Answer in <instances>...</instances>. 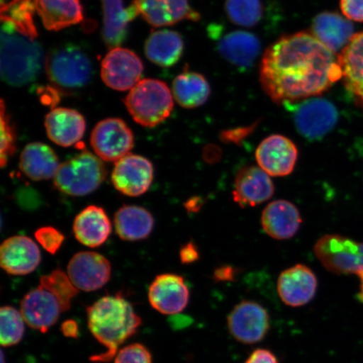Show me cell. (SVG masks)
<instances>
[{
  "label": "cell",
  "instance_id": "1",
  "mask_svg": "<svg viewBox=\"0 0 363 363\" xmlns=\"http://www.w3.org/2000/svg\"><path fill=\"white\" fill-rule=\"evenodd\" d=\"M340 79L338 57L308 31L277 40L266 50L260 67L262 87L279 104L318 96Z\"/></svg>",
  "mask_w": 363,
  "mask_h": 363
},
{
  "label": "cell",
  "instance_id": "2",
  "mask_svg": "<svg viewBox=\"0 0 363 363\" xmlns=\"http://www.w3.org/2000/svg\"><path fill=\"white\" fill-rule=\"evenodd\" d=\"M88 325L94 337L106 351L91 357L94 362H108L119 347L133 337L142 325V319L121 294L106 295L87 308Z\"/></svg>",
  "mask_w": 363,
  "mask_h": 363
},
{
  "label": "cell",
  "instance_id": "3",
  "mask_svg": "<svg viewBox=\"0 0 363 363\" xmlns=\"http://www.w3.org/2000/svg\"><path fill=\"white\" fill-rule=\"evenodd\" d=\"M6 26L1 30V77L20 87L38 78L43 63V51L34 40L15 33Z\"/></svg>",
  "mask_w": 363,
  "mask_h": 363
},
{
  "label": "cell",
  "instance_id": "4",
  "mask_svg": "<svg viewBox=\"0 0 363 363\" xmlns=\"http://www.w3.org/2000/svg\"><path fill=\"white\" fill-rule=\"evenodd\" d=\"M130 116L138 124L154 127L171 115L174 101L164 82L157 79L140 81L125 99Z\"/></svg>",
  "mask_w": 363,
  "mask_h": 363
},
{
  "label": "cell",
  "instance_id": "5",
  "mask_svg": "<svg viewBox=\"0 0 363 363\" xmlns=\"http://www.w3.org/2000/svg\"><path fill=\"white\" fill-rule=\"evenodd\" d=\"M106 174L101 159L84 151L61 163L53 184L63 194L84 196L96 190L106 179Z\"/></svg>",
  "mask_w": 363,
  "mask_h": 363
},
{
  "label": "cell",
  "instance_id": "6",
  "mask_svg": "<svg viewBox=\"0 0 363 363\" xmlns=\"http://www.w3.org/2000/svg\"><path fill=\"white\" fill-rule=\"evenodd\" d=\"M45 67L49 79L65 89L84 87L93 72L89 57L74 45L53 50L47 58Z\"/></svg>",
  "mask_w": 363,
  "mask_h": 363
},
{
  "label": "cell",
  "instance_id": "7",
  "mask_svg": "<svg viewBox=\"0 0 363 363\" xmlns=\"http://www.w3.org/2000/svg\"><path fill=\"white\" fill-rule=\"evenodd\" d=\"M293 113L295 126L303 138L320 140L333 130L338 121L337 107L323 98H310L298 103L284 104Z\"/></svg>",
  "mask_w": 363,
  "mask_h": 363
},
{
  "label": "cell",
  "instance_id": "8",
  "mask_svg": "<svg viewBox=\"0 0 363 363\" xmlns=\"http://www.w3.org/2000/svg\"><path fill=\"white\" fill-rule=\"evenodd\" d=\"M315 256L326 269L338 274L362 272V243L340 235H326L317 240Z\"/></svg>",
  "mask_w": 363,
  "mask_h": 363
},
{
  "label": "cell",
  "instance_id": "9",
  "mask_svg": "<svg viewBox=\"0 0 363 363\" xmlns=\"http://www.w3.org/2000/svg\"><path fill=\"white\" fill-rule=\"evenodd\" d=\"M91 146L102 161L117 162L133 150L134 135L123 121L110 118L94 127Z\"/></svg>",
  "mask_w": 363,
  "mask_h": 363
},
{
  "label": "cell",
  "instance_id": "10",
  "mask_svg": "<svg viewBox=\"0 0 363 363\" xmlns=\"http://www.w3.org/2000/svg\"><path fill=\"white\" fill-rule=\"evenodd\" d=\"M227 324L230 335L238 342L252 345L265 338L270 328V317L260 303L245 301L230 311Z\"/></svg>",
  "mask_w": 363,
  "mask_h": 363
},
{
  "label": "cell",
  "instance_id": "11",
  "mask_svg": "<svg viewBox=\"0 0 363 363\" xmlns=\"http://www.w3.org/2000/svg\"><path fill=\"white\" fill-rule=\"evenodd\" d=\"M143 63L130 50L111 49L104 58L101 78L108 87L119 91L133 89L142 78Z\"/></svg>",
  "mask_w": 363,
  "mask_h": 363
},
{
  "label": "cell",
  "instance_id": "12",
  "mask_svg": "<svg viewBox=\"0 0 363 363\" xmlns=\"http://www.w3.org/2000/svg\"><path fill=\"white\" fill-rule=\"evenodd\" d=\"M111 266L106 257L94 252H81L72 257L67 275L75 287L82 291L101 289L111 279Z\"/></svg>",
  "mask_w": 363,
  "mask_h": 363
},
{
  "label": "cell",
  "instance_id": "13",
  "mask_svg": "<svg viewBox=\"0 0 363 363\" xmlns=\"http://www.w3.org/2000/svg\"><path fill=\"white\" fill-rule=\"evenodd\" d=\"M111 180L118 191L126 196H140L152 183L153 166L147 158L128 154L116 162Z\"/></svg>",
  "mask_w": 363,
  "mask_h": 363
},
{
  "label": "cell",
  "instance_id": "14",
  "mask_svg": "<svg viewBox=\"0 0 363 363\" xmlns=\"http://www.w3.org/2000/svg\"><path fill=\"white\" fill-rule=\"evenodd\" d=\"M298 156V148L295 144L281 135H272L263 140L256 151L258 165L272 177H285L292 174Z\"/></svg>",
  "mask_w": 363,
  "mask_h": 363
},
{
  "label": "cell",
  "instance_id": "15",
  "mask_svg": "<svg viewBox=\"0 0 363 363\" xmlns=\"http://www.w3.org/2000/svg\"><path fill=\"white\" fill-rule=\"evenodd\" d=\"M189 289L183 277L165 274L158 275L149 288L150 303L161 314H179L187 307Z\"/></svg>",
  "mask_w": 363,
  "mask_h": 363
},
{
  "label": "cell",
  "instance_id": "16",
  "mask_svg": "<svg viewBox=\"0 0 363 363\" xmlns=\"http://www.w3.org/2000/svg\"><path fill=\"white\" fill-rule=\"evenodd\" d=\"M210 34L216 40L218 52L231 65L240 68L252 67L261 52L257 36L244 30H234L220 35L210 27Z\"/></svg>",
  "mask_w": 363,
  "mask_h": 363
},
{
  "label": "cell",
  "instance_id": "17",
  "mask_svg": "<svg viewBox=\"0 0 363 363\" xmlns=\"http://www.w3.org/2000/svg\"><path fill=\"white\" fill-rule=\"evenodd\" d=\"M62 312L55 295L40 285L27 293L21 303V313L26 323L42 333H48L57 323Z\"/></svg>",
  "mask_w": 363,
  "mask_h": 363
},
{
  "label": "cell",
  "instance_id": "18",
  "mask_svg": "<svg viewBox=\"0 0 363 363\" xmlns=\"http://www.w3.org/2000/svg\"><path fill=\"white\" fill-rule=\"evenodd\" d=\"M318 280L314 272L306 265L298 264L286 269L278 280L281 301L291 307L310 303L317 291Z\"/></svg>",
  "mask_w": 363,
  "mask_h": 363
},
{
  "label": "cell",
  "instance_id": "19",
  "mask_svg": "<svg viewBox=\"0 0 363 363\" xmlns=\"http://www.w3.org/2000/svg\"><path fill=\"white\" fill-rule=\"evenodd\" d=\"M40 259L38 245L25 235L8 238L0 247V265L11 275L31 274L39 266Z\"/></svg>",
  "mask_w": 363,
  "mask_h": 363
},
{
  "label": "cell",
  "instance_id": "20",
  "mask_svg": "<svg viewBox=\"0 0 363 363\" xmlns=\"http://www.w3.org/2000/svg\"><path fill=\"white\" fill-rule=\"evenodd\" d=\"M274 194V183L260 167H243L235 177L233 199L240 207L257 206L269 201Z\"/></svg>",
  "mask_w": 363,
  "mask_h": 363
},
{
  "label": "cell",
  "instance_id": "21",
  "mask_svg": "<svg viewBox=\"0 0 363 363\" xmlns=\"http://www.w3.org/2000/svg\"><path fill=\"white\" fill-rule=\"evenodd\" d=\"M133 3L143 19L155 27L201 19V15L190 6L188 0H135Z\"/></svg>",
  "mask_w": 363,
  "mask_h": 363
},
{
  "label": "cell",
  "instance_id": "22",
  "mask_svg": "<svg viewBox=\"0 0 363 363\" xmlns=\"http://www.w3.org/2000/svg\"><path fill=\"white\" fill-rule=\"evenodd\" d=\"M45 126L50 140L63 147L78 143L83 138L86 128L83 116L66 108H54L48 113Z\"/></svg>",
  "mask_w": 363,
  "mask_h": 363
},
{
  "label": "cell",
  "instance_id": "23",
  "mask_svg": "<svg viewBox=\"0 0 363 363\" xmlns=\"http://www.w3.org/2000/svg\"><path fill=\"white\" fill-rule=\"evenodd\" d=\"M337 57L345 87L363 108V31L353 35Z\"/></svg>",
  "mask_w": 363,
  "mask_h": 363
},
{
  "label": "cell",
  "instance_id": "24",
  "mask_svg": "<svg viewBox=\"0 0 363 363\" xmlns=\"http://www.w3.org/2000/svg\"><path fill=\"white\" fill-rule=\"evenodd\" d=\"M302 223L301 213L294 203L276 201L265 208L262 215V225L269 237L288 240L294 237Z\"/></svg>",
  "mask_w": 363,
  "mask_h": 363
},
{
  "label": "cell",
  "instance_id": "25",
  "mask_svg": "<svg viewBox=\"0 0 363 363\" xmlns=\"http://www.w3.org/2000/svg\"><path fill=\"white\" fill-rule=\"evenodd\" d=\"M312 34L334 54L342 52L355 35L352 23L335 12L316 16L312 23Z\"/></svg>",
  "mask_w": 363,
  "mask_h": 363
},
{
  "label": "cell",
  "instance_id": "26",
  "mask_svg": "<svg viewBox=\"0 0 363 363\" xmlns=\"http://www.w3.org/2000/svg\"><path fill=\"white\" fill-rule=\"evenodd\" d=\"M111 224L101 207L90 206L75 218L74 233L81 244L98 247L106 242L111 233Z\"/></svg>",
  "mask_w": 363,
  "mask_h": 363
},
{
  "label": "cell",
  "instance_id": "27",
  "mask_svg": "<svg viewBox=\"0 0 363 363\" xmlns=\"http://www.w3.org/2000/svg\"><path fill=\"white\" fill-rule=\"evenodd\" d=\"M102 6L104 43L111 49L119 48L126 38L129 23L139 15L138 8L134 3L125 8L123 0H102Z\"/></svg>",
  "mask_w": 363,
  "mask_h": 363
},
{
  "label": "cell",
  "instance_id": "28",
  "mask_svg": "<svg viewBox=\"0 0 363 363\" xmlns=\"http://www.w3.org/2000/svg\"><path fill=\"white\" fill-rule=\"evenodd\" d=\"M19 166L30 179L43 181L54 178L60 163L55 152L48 145L33 143L23 150Z\"/></svg>",
  "mask_w": 363,
  "mask_h": 363
},
{
  "label": "cell",
  "instance_id": "29",
  "mask_svg": "<svg viewBox=\"0 0 363 363\" xmlns=\"http://www.w3.org/2000/svg\"><path fill=\"white\" fill-rule=\"evenodd\" d=\"M34 4L36 13L49 30H60L83 20L79 0H34Z\"/></svg>",
  "mask_w": 363,
  "mask_h": 363
},
{
  "label": "cell",
  "instance_id": "30",
  "mask_svg": "<svg viewBox=\"0 0 363 363\" xmlns=\"http://www.w3.org/2000/svg\"><path fill=\"white\" fill-rule=\"evenodd\" d=\"M184 48V40L179 33L162 30L153 31L150 35L145 45V52L152 62L162 67H169L179 62Z\"/></svg>",
  "mask_w": 363,
  "mask_h": 363
},
{
  "label": "cell",
  "instance_id": "31",
  "mask_svg": "<svg viewBox=\"0 0 363 363\" xmlns=\"http://www.w3.org/2000/svg\"><path fill=\"white\" fill-rule=\"evenodd\" d=\"M153 225L151 213L143 207L125 206L116 213V230L122 240L135 242L147 238Z\"/></svg>",
  "mask_w": 363,
  "mask_h": 363
},
{
  "label": "cell",
  "instance_id": "32",
  "mask_svg": "<svg viewBox=\"0 0 363 363\" xmlns=\"http://www.w3.org/2000/svg\"><path fill=\"white\" fill-rule=\"evenodd\" d=\"M172 93L180 106L194 108L203 106L210 98V84L198 72L186 71L177 76L172 83Z\"/></svg>",
  "mask_w": 363,
  "mask_h": 363
},
{
  "label": "cell",
  "instance_id": "33",
  "mask_svg": "<svg viewBox=\"0 0 363 363\" xmlns=\"http://www.w3.org/2000/svg\"><path fill=\"white\" fill-rule=\"evenodd\" d=\"M34 0H13L1 6L3 25L34 40L38 36L34 24Z\"/></svg>",
  "mask_w": 363,
  "mask_h": 363
},
{
  "label": "cell",
  "instance_id": "34",
  "mask_svg": "<svg viewBox=\"0 0 363 363\" xmlns=\"http://www.w3.org/2000/svg\"><path fill=\"white\" fill-rule=\"evenodd\" d=\"M262 0H225V11L233 24L242 27H254L263 17Z\"/></svg>",
  "mask_w": 363,
  "mask_h": 363
},
{
  "label": "cell",
  "instance_id": "35",
  "mask_svg": "<svg viewBox=\"0 0 363 363\" xmlns=\"http://www.w3.org/2000/svg\"><path fill=\"white\" fill-rule=\"evenodd\" d=\"M26 321L21 311L11 306L0 308V343L2 347L19 344L25 335Z\"/></svg>",
  "mask_w": 363,
  "mask_h": 363
},
{
  "label": "cell",
  "instance_id": "36",
  "mask_svg": "<svg viewBox=\"0 0 363 363\" xmlns=\"http://www.w3.org/2000/svg\"><path fill=\"white\" fill-rule=\"evenodd\" d=\"M40 286L48 290L58 299L63 312L69 310L72 299L76 297L79 290L72 284L65 272L56 269L40 279Z\"/></svg>",
  "mask_w": 363,
  "mask_h": 363
},
{
  "label": "cell",
  "instance_id": "37",
  "mask_svg": "<svg viewBox=\"0 0 363 363\" xmlns=\"http://www.w3.org/2000/svg\"><path fill=\"white\" fill-rule=\"evenodd\" d=\"M1 152L0 163L4 167L7 164L8 158L16 152V135L11 124L10 117L7 115L4 101H1Z\"/></svg>",
  "mask_w": 363,
  "mask_h": 363
},
{
  "label": "cell",
  "instance_id": "38",
  "mask_svg": "<svg viewBox=\"0 0 363 363\" xmlns=\"http://www.w3.org/2000/svg\"><path fill=\"white\" fill-rule=\"evenodd\" d=\"M115 363H152V354L143 344H130L120 349Z\"/></svg>",
  "mask_w": 363,
  "mask_h": 363
},
{
  "label": "cell",
  "instance_id": "39",
  "mask_svg": "<svg viewBox=\"0 0 363 363\" xmlns=\"http://www.w3.org/2000/svg\"><path fill=\"white\" fill-rule=\"evenodd\" d=\"M35 238L40 246L52 255L61 248L65 239L60 231L52 226H45L38 229L35 233Z\"/></svg>",
  "mask_w": 363,
  "mask_h": 363
},
{
  "label": "cell",
  "instance_id": "40",
  "mask_svg": "<svg viewBox=\"0 0 363 363\" xmlns=\"http://www.w3.org/2000/svg\"><path fill=\"white\" fill-rule=\"evenodd\" d=\"M340 6L347 19L363 22V0H340Z\"/></svg>",
  "mask_w": 363,
  "mask_h": 363
},
{
  "label": "cell",
  "instance_id": "41",
  "mask_svg": "<svg viewBox=\"0 0 363 363\" xmlns=\"http://www.w3.org/2000/svg\"><path fill=\"white\" fill-rule=\"evenodd\" d=\"M245 363H279L274 353L267 349H257Z\"/></svg>",
  "mask_w": 363,
  "mask_h": 363
},
{
  "label": "cell",
  "instance_id": "42",
  "mask_svg": "<svg viewBox=\"0 0 363 363\" xmlns=\"http://www.w3.org/2000/svg\"><path fill=\"white\" fill-rule=\"evenodd\" d=\"M199 252L194 243L186 244L180 251V258L183 263H192L199 259Z\"/></svg>",
  "mask_w": 363,
  "mask_h": 363
},
{
  "label": "cell",
  "instance_id": "43",
  "mask_svg": "<svg viewBox=\"0 0 363 363\" xmlns=\"http://www.w3.org/2000/svg\"><path fill=\"white\" fill-rule=\"evenodd\" d=\"M215 277L217 280L230 281L233 280L234 277V270L230 267H221L215 272Z\"/></svg>",
  "mask_w": 363,
  "mask_h": 363
},
{
  "label": "cell",
  "instance_id": "44",
  "mask_svg": "<svg viewBox=\"0 0 363 363\" xmlns=\"http://www.w3.org/2000/svg\"><path fill=\"white\" fill-rule=\"evenodd\" d=\"M62 330L67 337H75L77 333H78V328H77L76 323L72 320L65 322V324L62 325Z\"/></svg>",
  "mask_w": 363,
  "mask_h": 363
},
{
  "label": "cell",
  "instance_id": "45",
  "mask_svg": "<svg viewBox=\"0 0 363 363\" xmlns=\"http://www.w3.org/2000/svg\"><path fill=\"white\" fill-rule=\"evenodd\" d=\"M360 278V292H359V297L361 298L362 301H363V272L362 274H360L359 275Z\"/></svg>",
  "mask_w": 363,
  "mask_h": 363
},
{
  "label": "cell",
  "instance_id": "46",
  "mask_svg": "<svg viewBox=\"0 0 363 363\" xmlns=\"http://www.w3.org/2000/svg\"><path fill=\"white\" fill-rule=\"evenodd\" d=\"M362 272H361V274H362V272H363V243H362Z\"/></svg>",
  "mask_w": 363,
  "mask_h": 363
},
{
  "label": "cell",
  "instance_id": "47",
  "mask_svg": "<svg viewBox=\"0 0 363 363\" xmlns=\"http://www.w3.org/2000/svg\"><path fill=\"white\" fill-rule=\"evenodd\" d=\"M1 363H6V362H4V355L3 352L1 353Z\"/></svg>",
  "mask_w": 363,
  "mask_h": 363
},
{
  "label": "cell",
  "instance_id": "48",
  "mask_svg": "<svg viewBox=\"0 0 363 363\" xmlns=\"http://www.w3.org/2000/svg\"><path fill=\"white\" fill-rule=\"evenodd\" d=\"M4 4V0H1V6Z\"/></svg>",
  "mask_w": 363,
  "mask_h": 363
}]
</instances>
